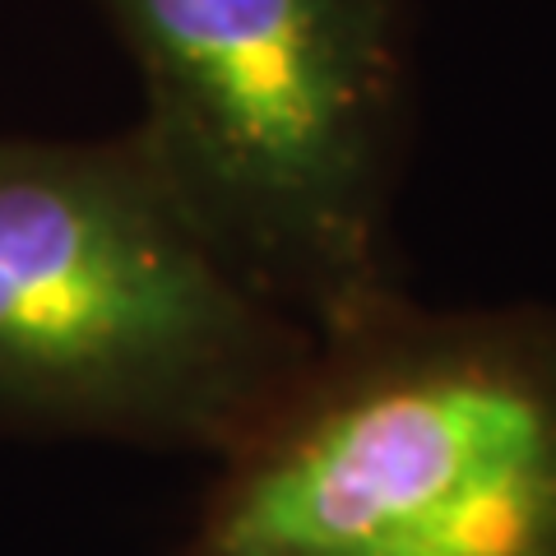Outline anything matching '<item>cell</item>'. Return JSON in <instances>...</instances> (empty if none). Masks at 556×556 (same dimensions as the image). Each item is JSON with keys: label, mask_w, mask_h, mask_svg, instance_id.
Segmentation results:
<instances>
[{"label": "cell", "mask_w": 556, "mask_h": 556, "mask_svg": "<svg viewBox=\"0 0 556 556\" xmlns=\"http://www.w3.org/2000/svg\"><path fill=\"white\" fill-rule=\"evenodd\" d=\"M316 353L135 144L0 135V427L214 464Z\"/></svg>", "instance_id": "3"}, {"label": "cell", "mask_w": 556, "mask_h": 556, "mask_svg": "<svg viewBox=\"0 0 556 556\" xmlns=\"http://www.w3.org/2000/svg\"><path fill=\"white\" fill-rule=\"evenodd\" d=\"M172 556H556V306L404 292L320 334Z\"/></svg>", "instance_id": "1"}, {"label": "cell", "mask_w": 556, "mask_h": 556, "mask_svg": "<svg viewBox=\"0 0 556 556\" xmlns=\"http://www.w3.org/2000/svg\"><path fill=\"white\" fill-rule=\"evenodd\" d=\"M130 51L135 144L228 269L311 334L404 298V0H98Z\"/></svg>", "instance_id": "2"}]
</instances>
